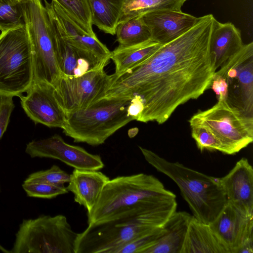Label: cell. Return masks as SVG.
<instances>
[{"label": "cell", "mask_w": 253, "mask_h": 253, "mask_svg": "<svg viewBox=\"0 0 253 253\" xmlns=\"http://www.w3.org/2000/svg\"><path fill=\"white\" fill-rule=\"evenodd\" d=\"M215 19L211 14L199 17L189 30L143 62L111 75L102 98L137 95L143 108L137 121L164 123L178 106L211 86L216 71L211 51Z\"/></svg>", "instance_id": "cell-1"}, {"label": "cell", "mask_w": 253, "mask_h": 253, "mask_svg": "<svg viewBox=\"0 0 253 253\" xmlns=\"http://www.w3.org/2000/svg\"><path fill=\"white\" fill-rule=\"evenodd\" d=\"M176 205L175 195L154 176L143 173L119 176L104 186L97 203L87 211V224L101 223L130 213Z\"/></svg>", "instance_id": "cell-2"}, {"label": "cell", "mask_w": 253, "mask_h": 253, "mask_svg": "<svg viewBox=\"0 0 253 253\" xmlns=\"http://www.w3.org/2000/svg\"><path fill=\"white\" fill-rule=\"evenodd\" d=\"M139 148L150 165L176 184L193 216L208 224L216 218L227 203L218 178L206 175L179 162L169 161L141 146Z\"/></svg>", "instance_id": "cell-3"}, {"label": "cell", "mask_w": 253, "mask_h": 253, "mask_svg": "<svg viewBox=\"0 0 253 253\" xmlns=\"http://www.w3.org/2000/svg\"><path fill=\"white\" fill-rule=\"evenodd\" d=\"M176 208L173 206L130 213L113 220L88 224L83 232L78 234L75 253H113L125 244L162 227Z\"/></svg>", "instance_id": "cell-4"}, {"label": "cell", "mask_w": 253, "mask_h": 253, "mask_svg": "<svg viewBox=\"0 0 253 253\" xmlns=\"http://www.w3.org/2000/svg\"><path fill=\"white\" fill-rule=\"evenodd\" d=\"M131 98H101L88 107L66 114L62 128L75 142L98 146L134 120L127 113Z\"/></svg>", "instance_id": "cell-5"}, {"label": "cell", "mask_w": 253, "mask_h": 253, "mask_svg": "<svg viewBox=\"0 0 253 253\" xmlns=\"http://www.w3.org/2000/svg\"><path fill=\"white\" fill-rule=\"evenodd\" d=\"M34 79L33 55L25 25L0 34V96L20 97Z\"/></svg>", "instance_id": "cell-6"}, {"label": "cell", "mask_w": 253, "mask_h": 253, "mask_svg": "<svg viewBox=\"0 0 253 253\" xmlns=\"http://www.w3.org/2000/svg\"><path fill=\"white\" fill-rule=\"evenodd\" d=\"M78 234L62 214L24 219L10 253H75Z\"/></svg>", "instance_id": "cell-7"}, {"label": "cell", "mask_w": 253, "mask_h": 253, "mask_svg": "<svg viewBox=\"0 0 253 253\" xmlns=\"http://www.w3.org/2000/svg\"><path fill=\"white\" fill-rule=\"evenodd\" d=\"M208 129L220 142L223 154L233 155L253 141V117L219 98L211 108L199 111L189 120Z\"/></svg>", "instance_id": "cell-8"}, {"label": "cell", "mask_w": 253, "mask_h": 253, "mask_svg": "<svg viewBox=\"0 0 253 253\" xmlns=\"http://www.w3.org/2000/svg\"><path fill=\"white\" fill-rule=\"evenodd\" d=\"M23 8L25 25L33 51V81L53 85L61 73L46 9L42 0H24Z\"/></svg>", "instance_id": "cell-9"}, {"label": "cell", "mask_w": 253, "mask_h": 253, "mask_svg": "<svg viewBox=\"0 0 253 253\" xmlns=\"http://www.w3.org/2000/svg\"><path fill=\"white\" fill-rule=\"evenodd\" d=\"M111 75L104 69L79 77L61 76L53 85L58 103L67 113L88 107L101 99L110 85Z\"/></svg>", "instance_id": "cell-10"}, {"label": "cell", "mask_w": 253, "mask_h": 253, "mask_svg": "<svg viewBox=\"0 0 253 253\" xmlns=\"http://www.w3.org/2000/svg\"><path fill=\"white\" fill-rule=\"evenodd\" d=\"M215 73L226 83L228 102L253 117V42L244 44Z\"/></svg>", "instance_id": "cell-11"}, {"label": "cell", "mask_w": 253, "mask_h": 253, "mask_svg": "<svg viewBox=\"0 0 253 253\" xmlns=\"http://www.w3.org/2000/svg\"><path fill=\"white\" fill-rule=\"evenodd\" d=\"M25 152L32 158L56 159L76 169L99 170L104 167L100 155L91 154L81 147L69 144L57 134L29 142Z\"/></svg>", "instance_id": "cell-12"}, {"label": "cell", "mask_w": 253, "mask_h": 253, "mask_svg": "<svg viewBox=\"0 0 253 253\" xmlns=\"http://www.w3.org/2000/svg\"><path fill=\"white\" fill-rule=\"evenodd\" d=\"M19 97L24 112L35 124L61 128L65 125L66 114L55 97L52 84L33 81L26 94Z\"/></svg>", "instance_id": "cell-13"}, {"label": "cell", "mask_w": 253, "mask_h": 253, "mask_svg": "<svg viewBox=\"0 0 253 253\" xmlns=\"http://www.w3.org/2000/svg\"><path fill=\"white\" fill-rule=\"evenodd\" d=\"M209 225L227 253H238L243 243L253 238V213L245 212L228 202Z\"/></svg>", "instance_id": "cell-14"}, {"label": "cell", "mask_w": 253, "mask_h": 253, "mask_svg": "<svg viewBox=\"0 0 253 253\" xmlns=\"http://www.w3.org/2000/svg\"><path fill=\"white\" fill-rule=\"evenodd\" d=\"M50 24L61 76L79 77L92 71L104 69L109 63V61L101 59L91 52L70 44L50 21Z\"/></svg>", "instance_id": "cell-15"}, {"label": "cell", "mask_w": 253, "mask_h": 253, "mask_svg": "<svg viewBox=\"0 0 253 253\" xmlns=\"http://www.w3.org/2000/svg\"><path fill=\"white\" fill-rule=\"evenodd\" d=\"M50 21L62 37L68 43L80 49L90 52L99 58L109 61L111 51L97 36L86 34L58 5L52 0H43Z\"/></svg>", "instance_id": "cell-16"}, {"label": "cell", "mask_w": 253, "mask_h": 253, "mask_svg": "<svg viewBox=\"0 0 253 253\" xmlns=\"http://www.w3.org/2000/svg\"><path fill=\"white\" fill-rule=\"evenodd\" d=\"M151 40L162 45L176 39L192 28L199 17L171 9H158L142 15Z\"/></svg>", "instance_id": "cell-17"}, {"label": "cell", "mask_w": 253, "mask_h": 253, "mask_svg": "<svg viewBox=\"0 0 253 253\" xmlns=\"http://www.w3.org/2000/svg\"><path fill=\"white\" fill-rule=\"evenodd\" d=\"M227 202L253 213V168L246 158L239 160L224 176L218 178Z\"/></svg>", "instance_id": "cell-18"}, {"label": "cell", "mask_w": 253, "mask_h": 253, "mask_svg": "<svg viewBox=\"0 0 253 253\" xmlns=\"http://www.w3.org/2000/svg\"><path fill=\"white\" fill-rule=\"evenodd\" d=\"M99 170L74 169L66 187L74 195V201L89 211L97 203L105 184L110 180Z\"/></svg>", "instance_id": "cell-19"}, {"label": "cell", "mask_w": 253, "mask_h": 253, "mask_svg": "<svg viewBox=\"0 0 253 253\" xmlns=\"http://www.w3.org/2000/svg\"><path fill=\"white\" fill-rule=\"evenodd\" d=\"M241 31L231 22L214 20L211 40V51L216 70L243 47Z\"/></svg>", "instance_id": "cell-20"}, {"label": "cell", "mask_w": 253, "mask_h": 253, "mask_svg": "<svg viewBox=\"0 0 253 253\" xmlns=\"http://www.w3.org/2000/svg\"><path fill=\"white\" fill-rule=\"evenodd\" d=\"M192 217L186 211L174 212L163 226V235L144 253H181Z\"/></svg>", "instance_id": "cell-21"}, {"label": "cell", "mask_w": 253, "mask_h": 253, "mask_svg": "<svg viewBox=\"0 0 253 253\" xmlns=\"http://www.w3.org/2000/svg\"><path fill=\"white\" fill-rule=\"evenodd\" d=\"M181 253H227V251L210 225L192 215Z\"/></svg>", "instance_id": "cell-22"}, {"label": "cell", "mask_w": 253, "mask_h": 253, "mask_svg": "<svg viewBox=\"0 0 253 253\" xmlns=\"http://www.w3.org/2000/svg\"><path fill=\"white\" fill-rule=\"evenodd\" d=\"M162 44L150 40L147 42L129 46L118 45L111 52L110 59L115 65L114 75H118L143 62Z\"/></svg>", "instance_id": "cell-23"}, {"label": "cell", "mask_w": 253, "mask_h": 253, "mask_svg": "<svg viewBox=\"0 0 253 253\" xmlns=\"http://www.w3.org/2000/svg\"><path fill=\"white\" fill-rule=\"evenodd\" d=\"M91 14L92 24L112 35L116 34L125 0H87Z\"/></svg>", "instance_id": "cell-24"}, {"label": "cell", "mask_w": 253, "mask_h": 253, "mask_svg": "<svg viewBox=\"0 0 253 253\" xmlns=\"http://www.w3.org/2000/svg\"><path fill=\"white\" fill-rule=\"evenodd\" d=\"M116 34L119 45L121 46L134 45L151 40L149 30L142 15L119 21L116 27Z\"/></svg>", "instance_id": "cell-25"}, {"label": "cell", "mask_w": 253, "mask_h": 253, "mask_svg": "<svg viewBox=\"0 0 253 253\" xmlns=\"http://www.w3.org/2000/svg\"><path fill=\"white\" fill-rule=\"evenodd\" d=\"M86 34L96 36L92 29L91 14L87 0H54Z\"/></svg>", "instance_id": "cell-26"}, {"label": "cell", "mask_w": 253, "mask_h": 253, "mask_svg": "<svg viewBox=\"0 0 253 253\" xmlns=\"http://www.w3.org/2000/svg\"><path fill=\"white\" fill-rule=\"evenodd\" d=\"M25 25L23 1L0 0V30L1 32Z\"/></svg>", "instance_id": "cell-27"}, {"label": "cell", "mask_w": 253, "mask_h": 253, "mask_svg": "<svg viewBox=\"0 0 253 253\" xmlns=\"http://www.w3.org/2000/svg\"><path fill=\"white\" fill-rule=\"evenodd\" d=\"M22 187L29 197L50 199L67 194L68 190L64 185H56L41 181L26 178Z\"/></svg>", "instance_id": "cell-28"}, {"label": "cell", "mask_w": 253, "mask_h": 253, "mask_svg": "<svg viewBox=\"0 0 253 253\" xmlns=\"http://www.w3.org/2000/svg\"><path fill=\"white\" fill-rule=\"evenodd\" d=\"M158 9L173 10L170 6L158 0H125L119 21Z\"/></svg>", "instance_id": "cell-29"}, {"label": "cell", "mask_w": 253, "mask_h": 253, "mask_svg": "<svg viewBox=\"0 0 253 253\" xmlns=\"http://www.w3.org/2000/svg\"><path fill=\"white\" fill-rule=\"evenodd\" d=\"M163 226L151 233L125 244L115 250L113 253H144L155 245L163 235Z\"/></svg>", "instance_id": "cell-30"}, {"label": "cell", "mask_w": 253, "mask_h": 253, "mask_svg": "<svg viewBox=\"0 0 253 253\" xmlns=\"http://www.w3.org/2000/svg\"><path fill=\"white\" fill-rule=\"evenodd\" d=\"M190 126L192 137L201 152L208 150L223 153V147L220 142L205 127L196 124L190 125Z\"/></svg>", "instance_id": "cell-31"}, {"label": "cell", "mask_w": 253, "mask_h": 253, "mask_svg": "<svg viewBox=\"0 0 253 253\" xmlns=\"http://www.w3.org/2000/svg\"><path fill=\"white\" fill-rule=\"evenodd\" d=\"M70 174L61 169L58 166L54 165L50 168L31 173L26 178L41 181L56 185H64L68 183Z\"/></svg>", "instance_id": "cell-32"}, {"label": "cell", "mask_w": 253, "mask_h": 253, "mask_svg": "<svg viewBox=\"0 0 253 253\" xmlns=\"http://www.w3.org/2000/svg\"><path fill=\"white\" fill-rule=\"evenodd\" d=\"M14 107L12 97L0 96V140L7 129Z\"/></svg>", "instance_id": "cell-33"}, {"label": "cell", "mask_w": 253, "mask_h": 253, "mask_svg": "<svg viewBox=\"0 0 253 253\" xmlns=\"http://www.w3.org/2000/svg\"><path fill=\"white\" fill-rule=\"evenodd\" d=\"M143 108V104L140 97L137 95L132 96L127 109L128 114L134 120L137 121L142 112Z\"/></svg>", "instance_id": "cell-34"}, {"label": "cell", "mask_w": 253, "mask_h": 253, "mask_svg": "<svg viewBox=\"0 0 253 253\" xmlns=\"http://www.w3.org/2000/svg\"><path fill=\"white\" fill-rule=\"evenodd\" d=\"M170 6L172 9L181 11V7L188 0H158Z\"/></svg>", "instance_id": "cell-35"}, {"label": "cell", "mask_w": 253, "mask_h": 253, "mask_svg": "<svg viewBox=\"0 0 253 253\" xmlns=\"http://www.w3.org/2000/svg\"><path fill=\"white\" fill-rule=\"evenodd\" d=\"M238 253H253V238L245 241L240 248Z\"/></svg>", "instance_id": "cell-36"}, {"label": "cell", "mask_w": 253, "mask_h": 253, "mask_svg": "<svg viewBox=\"0 0 253 253\" xmlns=\"http://www.w3.org/2000/svg\"><path fill=\"white\" fill-rule=\"evenodd\" d=\"M0 251L4 253H10V251L7 250L4 248H3L2 246H1L0 244Z\"/></svg>", "instance_id": "cell-37"}, {"label": "cell", "mask_w": 253, "mask_h": 253, "mask_svg": "<svg viewBox=\"0 0 253 253\" xmlns=\"http://www.w3.org/2000/svg\"><path fill=\"white\" fill-rule=\"evenodd\" d=\"M16 0L21 2V1H24V0Z\"/></svg>", "instance_id": "cell-38"}]
</instances>
